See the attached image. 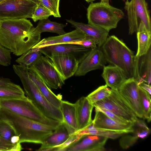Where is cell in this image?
<instances>
[{"label":"cell","mask_w":151,"mask_h":151,"mask_svg":"<svg viewBox=\"0 0 151 151\" xmlns=\"http://www.w3.org/2000/svg\"><path fill=\"white\" fill-rule=\"evenodd\" d=\"M34 27L25 19L0 20V44L20 56L40 40L41 34L35 33Z\"/></svg>","instance_id":"1"},{"label":"cell","mask_w":151,"mask_h":151,"mask_svg":"<svg viewBox=\"0 0 151 151\" xmlns=\"http://www.w3.org/2000/svg\"><path fill=\"white\" fill-rule=\"evenodd\" d=\"M0 119L12 127L19 137L21 143L41 144L55 129L4 109H0Z\"/></svg>","instance_id":"2"},{"label":"cell","mask_w":151,"mask_h":151,"mask_svg":"<svg viewBox=\"0 0 151 151\" xmlns=\"http://www.w3.org/2000/svg\"><path fill=\"white\" fill-rule=\"evenodd\" d=\"M13 68L22 83L25 94L38 109L47 117L63 122L60 109L51 104L30 79L28 74V69L19 65H13Z\"/></svg>","instance_id":"3"},{"label":"cell","mask_w":151,"mask_h":151,"mask_svg":"<svg viewBox=\"0 0 151 151\" xmlns=\"http://www.w3.org/2000/svg\"><path fill=\"white\" fill-rule=\"evenodd\" d=\"M0 109L9 111L55 128L61 122L45 116L27 96L0 99Z\"/></svg>","instance_id":"4"},{"label":"cell","mask_w":151,"mask_h":151,"mask_svg":"<svg viewBox=\"0 0 151 151\" xmlns=\"http://www.w3.org/2000/svg\"><path fill=\"white\" fill-rule=\"evenodd\" d=\"M89 24L102 28L109 31L116 27L124 14L121 9L101 2H91L87 9Z\"/></svg>","instance_id":"5"},{"label":"cell","mask_w":151,"mask_h":151,"mask_svg":"<svg viewBox=\"0 0 151 151\" xmlns=\"http://www.w3.org/2000/svg\"><path fill=\"white\" fill-rule=\"evenodd\" d=\"M101 48L106 61L118 67L124 73L133 62V52L114 35L108 37Z\"/></svg>","instance_id":"6"},{"label":"cell","mask_w":151,"mask_h":151,"mask_svg":"<svg viewBox=\"0 0 151 151\" xmlns=\"http://www.w3.org/2000/svg\"><path fill=\"white\" fill-rule=\"evenodd\" d=\"M111 89L108 96L93 104L94 107L109 110L128 122L136 123L138 118L132 108L118 90Z\"/></svg>","instance_id":"7"},{"label":"cell","mask_w":151,"mask_h":151,"mask_svg":"<svg viewBox=\"0 0 151 151\" xmlns=\"http://www.w3.org/2000/svg\"><path fill=\"white\" fill-rule=\"evenodd\" d=\"M124 8L127 12L129 35L137 32L141 21L147 29L151 32L150 12L145 0H126Z\"/></svg>","instance_id":"8"},{"label":"cell","mask_w":151,"mask_h":151,"mask_svg":"<svg viewBox=\"0 0 151 151\" xmlns=\"http://www.w3.org/2000/svg\"><path fill=\"white\" fill-rule=\"evenodd\" d=\"M28 70L37 74L48 87L57 89L65 83V80L55 67L49 58L42 55Z\"/></svg>","instance_id":"9"},{"label":"cell","mask_w":151,"mask_h":151,"mask_svg":"<svg viewBox=\"0 0 151 151\" xmlns=\"http://www.w3.org/2000/svg\"><path fill=\"white\" fill-rule=\"evenodd\" d=\"M37 4L28 0H5L0 2V20L31 18Z\"/></svg>","instance_id":"10"},{"label":"cell","mask_w":151,"mask_h":151,"mask_svg":"<svg viewBox=\"0 0 151 151\" xmlns=\"http://www.w3.org/2000/svg\"><path fill=\"white\" fill-rule=\"evenodd\" d=\"M139 86L133 77L127 79L118 91L132 108L136 116L144 119L139 93Z\"/></svg>","instance_id":"11"},{"label":"cell","mask_w":151,"mask_h":151,"mask_svg":"<svg viewBox=\"0 0 151 151\" xmlns=\"http://www.w3.org/2000/svg\"><path fill=\"white\" fill-rule=\"evenodd\" d=\"M106 62L101 48L97 47L87 52L79 60L78 67L74 75L83 76L91 71L102 68Z\"/></svg>","instance_id":"12"},{"label":"cell","mask_w":151,"mask_h":151,"mask_svg":"<svg viewBox=\"0 0 151 151\" xmlns=\"http://www.w3.org/2000/svg\"><path fill=\"white\" fill-rule=\"evenodd\" d=\"M108 139L107 137L97 135H84L68 146L64 151H104L105 150L104 146Z\"/></svg>","instance_id":"13"},{"label":"cell","mask_w":151,"mask_h":151,"mask_svg":"<svg viewBox=\"0 0 151 151\" xmlns=\"http://www.w3.org/2000/svg\"><path fill=\"white\" fill-rule=\"evenodd\" d=\"M48 58L65 81L74 75L78 69L79 60L74 55H53Z\"/></svg>","instance_id":"14"},{"label":"cell","mask_w":151,"mask_h":151,"mask_svg":"<svg viewBox=\"0 0 151 151\" xmlns=\"http://www.w3.org/2000/svg\"><path fill=\"white\" fill-rule=\"evenodd\" d=\"M14 129L6 121L0 119V151H20L23 149Z\"/></svg>","instance_id":"15"},{"label":"cell","mask_w":151,"mask_h":151,"mask_svg":"<svg viewBox=\"0 0 151 151\" xmlns=\"http://www.w3.org/2000/svg\"><path fill=\"white\" fill-rule=\"evenodd\" d=\"M96 127L110 130L124 131L134 133V123L124 124L110 118L102 112L95 109V114L92 122Z\"/></svg>","instance_id":"16"},{"label":"cell","mask_w":151,"mask_h":151,"mask_svg":"<svg viewBox=\"0 0 151 151\" xmlns=\"http://www.w3.org/2000/svg\"><path fill=\"white\" fill-rule=\"evenodd\" d=\"M66 21L73 27L79 30L85 35L93 38L98 47H101L108 37L109 31L102 28L89 24L76 22L71 19Z\"/></svg>","instance_id":"17"},{"label":"cell","mask_w":151,"mask_h":151,"mask_svg":"<svg viewBox=\"0 0 151 151\" xmlns=\"http://www.w3.org/2000/svg\"><path fill=\"white\" fill-rule=\"evenodd\" d=\"M138 58H135V73L134 77L138 85L144 83L150 85L151 80V50Z\"/></svg>","instance_id":"18"},{"label":"cell","mask_w":151,"mask_h":151,"mask_svg":"<svg viewBox=\"0 0 151 151\" xmlns=\"http://www.w3.org/2000/svg\"><path fill=\"white\" fill-rule=\"evenodd\" d=\"M75 104L78 131L85 128L92 123L91 114L94 106L86 97H81Z\"/></svg>","instance_id":"19"},{"label":"cell","mask_w":151,"mask_h":151,"mask_svg":"<svg viewBox=\"0 0 151 151\" xmlns=\"http://www.w3.org/2000/svg\"><path fill=\"white\" fill-rule=\"evenodd\" d=\"M88 48L80 45L65 43L45 46L40 48L42 54L49 57L50 56L67 54H75L86 52Z\"/></svg>","instance_id":"20"},{"label":"cell","mask_w":151,"mask_h":151,"mask_svg":"<svg viewBox=\"0 0 151 151\" xmlns=\"http://www.w3.org/2000/svg\"><path fill=\"white\" fill-rule=\"evenodd\" d=\"M86 37V35L81 31L76 29L63 35L44 38L32 47L40 48L56 44L79 42L82 40Z\"/></svg>","instance_id":"21"},{"label":"cell","mask_w":151,"mask_h":151,"mask_svg":"<svg viewBox=\"0 0 151 151\" xmlns=\"http://www.w3.org/2000/svg\"><path fill=\"white\" fill-rule=\"evenodd\" d=\"M70 135L64 123L61 122L37 150L52 151L53 148L65 142Z\"/></svg>","instance_id":"22"},{"label":"cell","mask_w":151,"mask_h":151,"mask_svg":"<svg viewBox=\"0 0 151 151\" xmlns=\"http://www.w3.org/2000/svg\"><path fill=\"white\" fill-rule=\"evenodd\" d=\"M101 76L106 85L111 89L118 90L127 78L122 71L113 65L104 66Z\"/></svg>","instance_id":"23"},{"label":"cell","mask_w":151,"mask_h":151,"mask_svg":"<svg viewBox=\"0 0 151 151\" xmlns=\"http://www.w3.org/2000/svg\"><path fill=\"white\" fill-rule=\"evenodd\" d=\"M60 109L62 112L63 122L70 135L78 130V125L75 103L62 101Z\"/></svg>","instance_id":"24"},{"label":"cell","mask_w":151,"mask_h":151,"mask_svg":"<svg viewBox=\"0 0 151 151\" xmlns=\"http://www.w3.org/2000/svg\"><path fill=\"white\" fill-rule=\"evenodd\" d=\"M28 70L29 78L36 85L47 100L54 106L60 109L62 101L60 97L55 94L37 74Z\"/></svg>","instance_id":"25"},{"label":"cell","mask_w":151,"mask_h":151,"mask_svg":"<svg viewBox=\"0 0 151 151\" xmlns=\"http://www.w3.org/2000/svg\"><path fill=\"white\" fill-rule=\"evenodd\" d=\"M75 133L77 134L80 138L84 135H93L113 139H116L124 134L129 133L124 131L112 130L96 127L93 125L92 123L85 128Z\"/></svg>","instance_id":"26"},{"label":"cell","mask_w":151,"mask_h":151,"mask_svg":"<svg viewBox=\"0 0 151 151\" xmlns=\"http://www.w3.org/2000/svg\"><path fill=\"white\" fill-rule=\"evenodd\" d=\"M137 32L138 49L135 58H138L145 54L151 47V32L147 29L143 22L141 21Z\"/></svg>","instance_id":"27"},{"label":"cell","mask_w":151,"mask_h":151,"mask_svg":"<svg viewBox=\"0 0 151 151\" xmlns=\"http://www.w3.org/2000/svg\"><path fill=\"white\" fill-rule=\"evenodd\" d=\"M66 25L50 21L48 19L40 20L36 27H34L33 31L40 34L43 32H47L58 34L59 35L66 33L64 28Z\"/></svg>","instance_id":"28"},{"label":"cell","mask_w":151,"mask_h":151,"mask_svg":"<svg viewBox=\"0 0 151 151\" xmlns=\"http://www.w3.org/2000/svg\"><path fill=\"white\" fill-rule=\"evenodd\" d=\"M40 48L32 47L16 60L19 65L29 68L42 55Z\"/></svg>","instance_id":"29"},{"label":"cell","mask_w":151,"mask_h":151,"mask_svg":"<svg viewBox=\"0 0 151 151\" xmlns=\"http://www.w3.org/2000/svg\"><path fill=\"white\" fill-rule=\"evenodd\" d=\"M24 91L16 84L9 87H0V99L21 98L25 97Z\"/></svg>","instance_id":"30"},{"label":"cell","mask_w":151,"mask_h":151,"mask_svg":"<svg viewBox=\"0 0 151 151\" xmlns=\"http://www.w3.org/2000/svg\"><path fill=\"white\" fill-rule=\"evenodd\" d=\"M139 93L144 119L150 122L151 117V95L139 86Z\"/></svg>","instance_id":"31"},{"label":"cell","mask_w":151,"mask_h":151,"mask_svg":"<svg viewBox=\"0 0 151 151\" xmlns=\"http://www.w3.org/2000/svg\"><path fill=\"white\" fill-rule=\"evenodd\" d=\"M111 90L106 85L102 86L91 93L86 97L93 104L108 96L111 93Z\"/></svg>","instance_id":"32"},{"label":"cell","mask_w":151,"mask_h":151,"mask_svg":"<svg viewBox=\"0 0 151 151\" xmlns=\"http://www.w3.org/2000/svg\"><path fill=\"white\" fill-rule=\"evenodd\" d=\"M51 15L52 12L40 3L37 4L31 18L34 22L48 19Z\"/></svg>","instance_id":"33"},{"label":"cell","mask_w":151,"mask_h":151,"mask_svg":"<svg viewBox=\"0 0 151 151\" xmlns=\"http://www.w3.org/2000/svg\"><path fill=\"white\" fill-rule=\"evenodd\" d=\"M59 1L60 0H40V3L49 10L54 17H60Z\"/></svg>","instance_id":"34"},{"label":"cell","mask_w":151,"mask_h":151,"mask_svg":"<svg viewBox=\"0 0 151 151\" xmlns=\"http://www.w3.org/2000/svg\"><path fill=\"white\" fill-rule=\"evenodd\" d=\"M11 51L0 44V65L7 66L11 63Z\"/></svg>","instance_id":"35"},{"label":"cell","mask_w":151,"mask_h":151,"mask_svg":"<svg viewBox=\"0 0 151 151\" xmlns=\"http://www.w3.org/2000/svg\"><path fill=\"white\" fill-rule=\"evenodd\" d=\"M138 138L135 135L125 134L120 138L119 143L120 147L126 149L133 145L137 141Z\"/></svg>","instance_id":"36"},{"label":"cell","mask_w":151,"mask_h":151,"mask_svg":"<svg viewBox=\"0 0 151 151\" xmlns=\"http://www.w3.org/2000/svg\"><path fill=\"white\" fill-rule=\"evenodd\" d=\"M70 43L80 45L86 47L91 48V50L97 47L95 40L92 37L86 35V38L82 41Z\"/></svg>","instance_id":"37"},{"label":"cell","mask_w":151,"mask_h":151,"mask_svg":"<svg viewBox=\"0 0 151 151\" xmlns=\"http://www.w3.org/2000/svg\"><path fill=\"white\" fill-rule=\"evenodd\" d=\"M95 109L99 110L102 112L108 117L116 121L124 124L133 123L128 122L127 121L122 119V118L117 116L112 112L109 110L97 107H95Z\"/></svg>","instance_id":"38"},{"label":"cell","mask_w":151,"mask_h":151,"mask_svg":"<svg viewBox=\"0 0 151 151\" xmlns=\"http://www.w3.org/2000/svg\"><path fill=\"white\" fill-rule=\"evenodd\" d=\"M138 128L136 130H134L135 135L138 138H144L146 137L150 132L149 129L147 127L138 126Z\"/></svg>","instance_id":"39"},{"label":"cell","mask_w":151,"mask_h":151,"mask_svg":"<svg viewBox=\"0 0 151 151\" xmlns=\"http://www.w3.org/2000/svg\"><path fill=\"white\" fill-rule=\"evenodd\" d=\"M15 84L9 78L0 77V87H9Z\"/></svg>","instance_id":"40"},{"label":"cell","mask_w":151,"mask_h":151,"mask_svg":"<svg viewBox=\"0 0 151 151\" xmlns=\"http://www.w3.org/2000/svg\"><path fill=\"white\" fill-rule=\"evenodd\" d=\"M139 85L140 87L151 95V86L150 85H148L144 83H142L139 84Z\"/></svg>","instance_id":"41"},{"label":"cell","mask_w":151,"mask_h":151,"mask_svg":"<svg viewBox=\"0 0 151 151\" xmlns=\"http://www.w3.org/2000/svg\"><path fill=\"white\" fill-rule=\"evenodd\" d=\"M30 1H31L36 4H37V5L40 4V0H28Z\"/></svg>","instance_id":"42"},{"label":"cell","mask_w":151,"mask_h":151,"mask_svg":"<svg viewBox=\"0 0 151 151\" xmlns=\"http://www.w3.org/2000/svg\"><path fill=\"white\" fill-rule=\"evenodd\" d=\"M109 0H101V2L105 4H109Z\"/></svg>","instance_id":"43"},{"label":"cell","mask_w":151,"mask_h":151,"mask_svg":"<svg viewBox=\"0 0 151 151\" xmlns=\"http://www.w3.org/2000/svg\"><path fill=\"white\" fill-rule=\"evenodd\" d=\"M87 2L89 3V2H93L94 1H95V0H85Z\"/></svg>","instance_id":"44"},{"label":"cell","mask_w":151,"mask_h":151,"mask_svg":"<svg viewBox=\"0 0 151 151\" xmlns=\"http://www.w3.org/2000/svg\"><path fill=\"white\" fill-rule=\"evenodd\" d=\"M5 0H0V2Z\"/></svg>","instance_id":"45"},{"label":"cell","mask_w":151,"mask_h":151,"mask_svg":"<svg viewBox=\"0 0 151 151\" xmlns=\"http://www.w3.org/2000/svg\"><path fill=\"white\" fill-rule=\"evenodd\" d=\"M124 0V1H125V0Z\"/></svg>","instance_id":"46"}]
</instances>
